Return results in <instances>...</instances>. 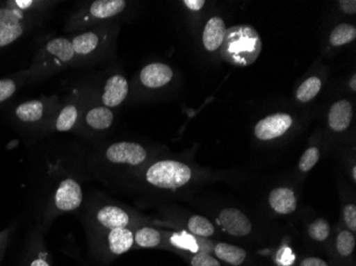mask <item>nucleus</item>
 <instances>
[{"label": "nucleus", "instance_id": "473e14b6", "mask_svg": "<svg viewBox=\"0 0 356 266\" xmlns=\"http://www.w3.org/2000/svg\"><path fill=\"white\" fill-rule=\"evenodd\" d=\"M27 266H51V264L48 262L45 253L40 251V253H38L37 255L33 256V257L30 259Z\"/></svg>", "mask_w": 356, "mask_h": 266}, {"label": "nucleus", "instance_id": "39448f33", "mask_svg": "<svg viewBox=\"0 0 356 266\" xmlns=\"http://www.w3.org/2000/svg\"><path fill=\"white\" fill-rule=\"evenodd\" d=\"M293 125V119L286 113L267 116L255 126V135L261 141H270L285 135Z\"/></svg>", "mask_w": 356, "mask_h": 266}, {"label": "nucleus", "instance_id": "c756f323", "mask_svg": "<svg viewBox=\"0 0 356 266\" xmlns=\"http://www.w3.org/2000/svg\"><path fill=\"white\" fill-rule=\"evenodd\" d=\"M191 266H222L220 260L211 256V253H197L188 257Z\"/></svg>", "mask_w": 356, "mask_h": 266}, {"label": "nucleus", "instance_id": "423d86ee", "mask_svg": "<svg viewBox=\"0 0 356 266\" xmlns=\"http://www.w3.org/2000/svg\"><path fill=\"white\" fill-rule=\"evenodd\" d=\"M168 242L174 249L185 251L189 255L197 253H213L215 247L213 242L206 238L197 237L187 231L172 232Z\"/></svg>", "mask_w": 356, "mask_h": 266}, {"label": "nucleus", "instance_id": "4be33fe9", "mask_svg": "<svg viewBox=\"0 0 356 266\" xmlns=\"http://www.w3.org/2000/svg\"><path fill=\"white\" fill-rule=\"evenodd\" d=\"M74 51L78 55H89L99 45V37L93 32H86L72 41Z\"/></svg>", "mask_w": 356, "mask_h": 266}, {"label": "nucleus", "instance_id": "412c9836", "mask_svg": "<svg viewBox=\"0 0 356 266\" xmlns=\"http://www.w3.org/2000/svg\"><path fill=\"white\" fill-rule=\"evenodd\" d=\"M187 226L190 233L197 235V237L208 238L215 233V226L204 216H191L188 221Z\"/></svg>", "mask_w": 356, "mask_h": 266}, {"label": "nucleus", "instance_id": "f257e3e1", "mask_svg": "<svg viewBox=\"0 0 356 266\" xmlns=\"http://www.w3.org/2000/svg\"><path fill=\"white\" fill-rule=\"evenodd\" d=\"M221 46L222 57L236 66L250 65L261 51L259 35L250 26H235L226 30Z\"/></svg>", "mask_w": 356, "mask_h": 266}, {"label": "nucleus", "instance_id": "6e6552de", "mask_svg": "<svg viewBox=\"0 0 356 266\" xmlns=\"http://www.w3.org/2000/svg\"><path fill=\"white\" fill-rule=\"evenodd\" d=\"M173 78L170 66L163 63H152L145 66L140 74V79L145 87L158 89L168 85Z\"/></svg>", "mask_w": 356, "mask_h": 266}, {"label": "nucleus", "instance_id": "ddd939ff", "mask_svg": "<svg viewBox=\"0 0 356 266\" xmlns=\"http://www.w3.org/2000/svg\"><path fill=\"white\" fill-rule=\"evenodd\" d=\"M225 23L221 17H213L206 24L203 32V44L208 51H217L225 37Z\"/></svg>", "mask_w": 356, "mask_h": 266}, {"label": "nucleus", "instance_id": "4c0bfd02", "mask_svg": "<svg viewBox=\"0 0 356 266\" xmlns=\"http://www.w3.org/2000/svg\"><path fill=\"white\" fill-rule=\"evenodd\" d=\"M184 3L191 11H200L205 6V0H185Z\"/></svg>", "mask_w": 356, "mask_h": 266}, {"label": "nucleus", "instance_id": "72a5a7b5", "mask_svg": "<svg viewBox=\"0 0 356 266\" xmlns=\"http://www.w3.org/2000/svg\"><path fill=\"white\" fill-rule=\"evenodd\" d=\"M299 266H329L327 261L317 257L305 258L302 260Z\"/></svg>", "mask_w": 356, "mask_h": 266}, {"label": "nucleus", "instance_id": "9d476101", "mask_svg": "<svg viewBox=\"0 0 356 266\" xmlns=\"http://www.w3.org/2000/svg\"><path fill=\"white\" fill-rule=\"evenodd\" d=\"M96 221L105 229L128 227L131 223V216L122 208L115 206H105L96 213Z\"/></svg>", "mask_w": 356, "mask_h": 266}, {"label": "nucleus", "instance_id": "f8f14e48", "mask_svg": "<svg viewBox=\"0 0 356 266\" xmlns=\"http://www.w3.org/2000/svg\"><path fill=\"white\" fill-rule=\"evenodd\" d=\"M269 203L274 211L279 214H290L297 209V197L295 192L288 188H277L269 195Z\"/></svg>", "mask_w": 356, "mask_h": 266}, {"label": "nucleus", "instance_id": "58836bf2", "mask_svg": "<svg viewBox=\"0 0 356 266\" xmlns=\"http://www.w3.org/2000/svg\"><path fill=\"white\" fill-rule=\"evenodd\" d=\"M350 88H351L353 91H356V75L354 74L352 76L351 80H350Z\"/></svg>", "mask_w": 356, "mask_h": 266}, {"label": "nucleus", "instance_id": "5701e85b", "mask_svg": "<svg viewBox=\"0 0 356 266\" xmlns=\"http://www.w3.org/2000/svg\"><path fill=\"white\" fill-rule=\"evenodd\" d=\"M356 38V29L349 24H341L332 31L330 42L333 46H343L351 43Z\"/></svg>", "mask_w": 356, "mask_h": 266}, {"label": "nucleus", "instance_id": "393cba45", "mask_svg": "<svg viewBox=\"0 0 356 266\" xmlns=\"http://www.w3.org/2000/svg\"><path fill=\"white\" fill-rule=\"evenodd\" d=\"M322 82L318 77H311L300 85L297 98L301 103H307L318 95L321 89Z\"/></svg>", "mask_w": 356, "mask_h": 266}, {"label": "nucleus", "instance_id": "cd10ccee", "mask_svg": "<svg viewBox=\"0 0 356 266\" xmlns=\"http://www.w3.org/2000/svg\"><path fill=\"white\" fill-rule=\"evenodd\" d=\"M331 233V226L327 219H318L309 225V235L317 242H325Z\"/></svg>", "mask_w": 356, "mask_h": 266}, {"label": "nucleus", "instance_id": "7ed1b4c3", "mask_svg": "<svg viewBox=\"0 0 356 266\" xmlns=\"http://www.w3.org/2000/svg\"><path fill=\"white\" fill-rule=\"evenodd\" d=\"M147 153L143 146L131 142L112 144L106 151V158L113 164L137 166L147 160Z\"/></svg>", "mask_w": 356, "mask_h": 266}, {"label": "nucleus", "instance_id": "e433bc0d", "mask_svg": "<svg viewBox=\"0 0 356 266\" xmlns=\"http://www.w3.org/2000/svg\"><path fill=\"white\" fill-rule=\"evenodd\" d=\"M8 241H9V230L6 231L0 232V261L3 259V253H5L6 247L8 245Z\"/></svg>", "mask_w": 356, "mask_h": 266}, {"label": "nucleus", "instance_id": "20e7f679", "mask_svg": "<svg viewBox=\"0 0 356 266\" xmlns=\"http://www.w3.org/2000/svg\"><path fill=\"white\" fill-rule=\"evenodd\" d=\"M83 190L76 180L67 178L60 182L56 190L54 203L56 209L62 212L74 211L83 203Z\"/></svg>", "mask_w": 356, "mask_h": 266}, {"label": "nucleus", "instance_id": "6ab92c4d", "mask_svg": "<svg viewBox=\"0 0 356 266\" xmlns=\"http://www.w3.org/2000/svg\"><path fill=\"white\" fill-rule=\"evenodd\" d=\"M135 244L140 248H157L163 245V233L152 227L139 228L134 232Z\"/></svg>", "mask_w": 356, "mask_h": 266}, {"label": "nucleus", "instance_id": "f704fd0d", "mask_svg": "<svg viewBox=\"0 0 356 266\" xmlns=\"http://www.w3.org/2000/svg\"><path fill=\"white\" fill-rule=\"evenodd\" d=\"M33 5H35V1H32V0H16V1L11 3V7L21 10L23 12L30 9Z\"/></svg>", "mask_w": 356, "mask_h": 266}, {"label": "nucleus", "instance_id": "aec40b11", "mask_svg": "<svg viewBox=\"0 0 356 266\" xmlns=\"http://www.w3.org/2000/svg\"><path fill=\"white\" fill-rule=\"evenodd\" d=\"M86 121L93 129L105 130L111 126L113 113L106 107L94 108L88 112Z\"/></svg>", "mask_w": 356, "mask_h": 266}, {"label": "nucleus", "instance_id": "f3484780", "mask_svg": "<svg viewBox=\"0 0 356 266\" xmlns=\"http://www.w3.org/2000/svg\"><path fill=\"white\" fill-rule=\"evenodd\" d=\"M45 48L48 55L62 62L71 61L75 55L72 42L63 38L51 40L48 42Z\"/></svg>", "mask_w": 356, "mask_h": 266}, {"label": "nucleus", "instance_id": "4468645a", "mask_svg": "<svg viewBox=\"0 0 356 266\" xmlns=\"http://www.w3.org/2000/svg\"><path fill=\"white\" fill-rule=\"evenodd\" d=\"M352 121V107L348 101H339L330 109L329 125L336 132L345 131Z\"/></svg>", "mask_w": 356, "mask_h": 266}, {"label": "nucleus", "instance_id": "a211bd4d", "mask_svg": "<svg viewBox=\"0 0 356 266\" xmlns=\"http://www.w3.org/2000/svg\"><path fill=\"white\" fill-rule=\"evenodd\" d=\"M44 105L41 101H29L16 108L15 115L24 123H35L43 117Z\"/></svg>", "mask_w": 356, "mask_h": 266}, {"label": "nucleus", "instance_id": "b1692460", "mask_svg": "<svg viewBox=\"0 0 356 266\" xmlns=\"http://www.w3.org/2000/svg\"><path fill=\"white\" fill-rule=\"evenodd\" d=\"M24 33L23 24L0 23V47L10 45Z\"/></svg>", "mask_w": 356, "mask_h": 266}, {"label": "nucleus", "instance_id": "bb28decb", "mask_svg": "<svg viewBox=\"0 0 356 266\" xmlns=\"http://www.w3.org/2000/svg\"><path fill=\"white\" fill-rule=\"evenodd\" d=\"M78 111L75 106H67L60 112L56 128L58 131H69L77 121Z\"/></svg>", "mask_w": 356, "mask_h": 266}, {"label": "nucleus", "instance_id": "0eeeda50", "mask_svg": "<svg viewBox=\"0 0 356 266\" xmlns=\"http://www.w3.org/2000/svg\"><path fill=\"white\" fill-rule=\"evenodd\" d=\"M219 223L229 235L245 237L252 231V224L248 216L236 208H226L220 212Z\"/></svg>", "mask_w": 356, "mask_h": 266}, {"label": "nucleus", "instance_id": "9b49d317", "mask_svg": "<svg viewBox=\"0 0 356 266\" xmlns=\"http://www.w3.org/2000/svg\"><path fill=\"white\" fill-rule=\"evenodd\" d=\"M128 94V82L123 76L115 75L108 79L103 94L104 105L108 108L121 105Z\"/></svg>", "mask_w": 356, "mask_h": 266}, {"label": "nucleus", "instance_id": "ea45409f", "mask_svg": "<svg viewBox=\"0 0 356 266\" xmlns=\"http://www.w3.org/2000/svg\"><path fill=\"white\" fill-rule=\"evenodd\" d=\"M352 177H353L354 181L356 180V166H353V169H352Z\"/></svg>", "mask_w": 356, "mask_h": 266}, {"label": "nucleus", "instance_id": "c85d7f7f", "mask_svg": "<svg viewBox=\"0 0 356 266\" xmlns=\"http://www.w3.org/2000/svg\"><path fill=\"white\" fill-rule=\"evenodd\" d=\"M320 158V151L317 147H311L303 153L299 161L300 171L307 173L318 163Z\"/></svg>", "mask_w": 356, "mask_h": 266}, {"label": "nucleus", "instance_id": "f03ea898", "mask_svg": "<svg viewBox=\"0 0 356 266\" xmlns=\"http://www.w3.org/2000/svg\"><path fill=\"white\" fill-rule=\"evenodd\" d=\"M192 178L190 166L175 160H161L149 166L145 179L158 189L177 190L188 185Z\"/></svg>", "mask_w": 356, "mask_h": 266}, {"label": "nucleus", "instance_id": "7c9ffc66", "mask_svg": "<svg viewBox=\"0 0 356 266\" xmlns=\"http://www.w3.org/2000/svg\"><path fill=\"white\" fill-rule=\"evenodd\" d=\"M17 90V83L11 78L0 80V103L8 101Z\"/></svg>", "mask_w": 356, "mask_h": 266}, {"label": "nucleus", "instance_id": "c9c22d12", "mask_svg": "<svg viewBox=\"0 0 356 266\" xmlns=\"http://www.w3.org/2000/svg\"><path fill=\"white\" fill-rule=\"evenodd\" d=\"M341 8L345 13L355 14L356 1L355 0H343L341 1Z\"/></svg>", "mask_w": 356, "mask_h": 266}, {"label": "nucleus", "instance_id": "1a4fd4ad", "mask_svg": "<svg viewBox=\"0 0 356 266\" xmlns=\"http://www.w3.org/2000/svg\"><path fill=\"white\" fill-rule=\"evenodd\" d=\"M135 245V235L128 227L109 230L107 235L108 253L121 256L128 253Z\"/></svg>", "mask_w": 356, "mask_h": 266}, {"label": "nucleus", "instance_id": "a878e982", "mask_svg": "<svg viewBox=\"0 0 356 266\" xmlns=\"http://www.w3.org/2000/svg\"><path fill=\"white\" fill-rule=\"evenodd\" d=\"M355 245V235L350 230H343L338 233L336 248L341 257H349L353 253Z\"/></svg>", "mask_w": 356, "mask_h": 266}, {"label": "nucleus", "instance_id": "2eb2a0df", "mask_svg": "<svg viewBox=\"0 0 356 266\" xmlns=\"http://www.w3.org/2000/svg\"><path fill=\"white\" fill-rule=\"evenodd\" d=\"M213 253L218 260H221L232 266L242 265L248 257L247 251L243 248L223 242L215 244Z\"/></svg>", "mask_w": 356, "mask_h": 266}, {"label": "nucleus", "instance_id": "dca6fc26", "mask_svg": "<svg viewBox=\"0 0 356 266\" xmlns=\"http://www.w3.org/2000/svg\"><path fill=\"white\" fill-rule=\"evenodd\" d=\"M125 6L124 0H97L92 3L90 14L95 19H109L121 13Z\"/></svg>", "mask_w": 356, "mask_h": 266}, {"label": "nucleus", "instance_id": "2f4dec72", "mask_svg": "<svg viewBox=\"0 0 356 266\" xmlns=\"http://www.w3.org/2000/svg\"><path fill=\"white\" fill-rule=\"evenodd\" d=\"M343 219L351 232L356 231V206L349 203L343 209Z\"/></svg>", "mask_w": 356, "mask_h": 266}]
</instances>
